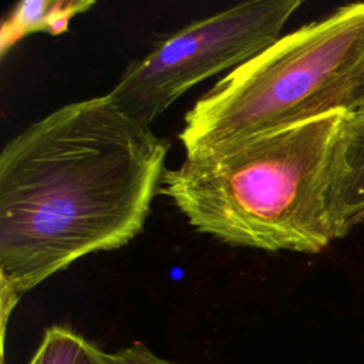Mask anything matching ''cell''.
I'll return each instance as SVG.
<instances>
[{
  "instance_id": "cell-1",
  "label": "cell",
  "mask_w": 364,
  "mask_h": 364,
  "mask_svg": "<svg viewBox=\"0 0 364 364\" xmlns=\"http://www.w3.org/2000/svg\"><path fill=\"white\" fill-rule=\"evenodd\" d=\"M168 151L109 94L64 104L9 139L0 152L3 336L24 293L144 230Z\"/></svg>"
},
{
  "instance_id": "cell-2",
  "label": "cell",
  "mask_w": 364,
  "mask_h": 364,
  "mask_svg": "<svg viewBox=\"0 0 364 364\" xmlns=\"http://www.w3.org/2000/svg\"><path fill=\"white\" fill-rule=\"evenodd\" d=\"M346 111L269 131L166 169L161 193L188 223L230 246L318 253L334 239L328 186Z\"/></svg>"
},
{
  "instance_id": "cell-3",
  "label": "cell",
  "mask_w": 364,
  "mask_h": 364,
  "mask_svg": "<svg viewBox=\"0 0 364 364\" xmlns=\"http://www.w3.org/2000/svg\"><path fill=\"white\" fill-rule=\"evenodd\" d=\"M364 64V3L279 37L225 74L183 118L185 158H205L247 138L347 111Z\"/></svg>"
},
{
  "instance_id": "cell-4",
  "label": "cell",
  "mask_w": 364,
  "mask_h": 364,
  "mask_svg": "<svg viewBox=\"0 0 364 364\" xmlns=\"http://www.w3.org/2000/svg\"><path fill=\"white\" fill-rule=\"evenodd\" d=\"M300 0L243 1L193 20L131 61L108 92L145 125L203 80L242 65L279 37Z\"/></svg>"
},
{
  "instance_id": "cell-5",
  "label": "cell",
  "mask_w": 364,
  "mask_h": 364,
  "mask_svg": "<svg viewBox=\"0 0 364 364\" xmlns=\"http://www.w3.org/2000/svg\"><path fill=\"white\" fill-rule=\"evenodd\" d=\"M333 239L364 222V105L346 111L336 136L328 186Z\"/></svg>"
},
{
  "instance_id": "cell-6",
  "label": "cell",
  "mask_w": 364,
  "mask_h": 364,
  "mask_svg": "<svg viewBox=\"0 0 364 364\" xmlns=\"http://www.w3.org/2000/svg\"><path fill=\"white\" fill-rule=\"evenodd\" d=\"M95 3L84 0H24L18 1L1 27V57L20 38L44 31L51 36L68 30L71 18L88 11Z\"/></svg>"
},
{
  "instance_id": "cell-7",
  "label": "cell",
  "mask_w": 364,
  "mask_h": 364,
  "mask_svg": "<svg viewBox=\"0 0 364 364\" xmlns=\"http://www.w3.org/2000/svg\"><path fill=\"white\" fill-rule=\"evenodd\" d=\"M28 364H108L105 353L64 326L46 328Z\"/></svg>"
},
{
  "instance_id": "cell-8",
  "label": "cell",
  "mask_w": 364,
  "mask_h": 364,
  "mask_svg": "<svg viewBox=\"0 0 364 364\" xmlns=\"http://www.w3.org/2000/svg\"><path fill=\"white\" fill-rule=\"evenodd\" d=\"M108 364H178L155 355L142 343L119 348L114 353H105Z\"/></svg>"
},
{
  "instance_id": "cell-9",
  "label": "cell",
  "mask_w": 364,
  "mask_h": 364,
  "mask_svg": "<svg viewBox=\"0 0 364 364\" xmlns=\"http://www.w3.org/2000/svg\"><path fill=\"white\" fill-rule=\"evenodd\" d=\"M363 105H364V64L361 67L358 78H357V81L354 84V88L351 91V97H350V101H348L347 111H351V109L363 107Z\"/></svg>"
}]
</instances>
